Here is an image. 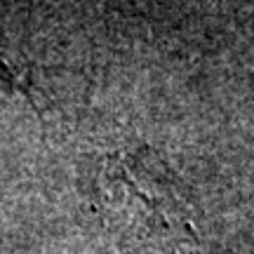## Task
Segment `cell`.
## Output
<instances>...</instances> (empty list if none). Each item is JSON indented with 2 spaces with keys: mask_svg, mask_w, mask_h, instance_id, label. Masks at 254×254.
I'll return each mask as SVG.
<instances>
[{
  "mask_svg": "<svg viewBox=\"0 0 254 254\" xmlns=\"http://www.w3.org/2000/svg\"><path fill=\"white\" fill-rule=\"evenodd\" d=\"M90 202L125 243L158 254L198 245L190 205L172 170L146 148L101 155L90 172Z\"/></svg>",
  "mask_w": 254,
  "mask_h": 254,
  "instance_id": "6da1fadb",
  "label": "cell"
},
{
  "mask_svg": "<svg viewBox=\"0 0 254 254\" xmlns=\"http://www.w3.org/2000/svg\"><path fill=\"white\" fill-rule=\"evenodd\" d=\"M0 80H2V82H9V85H24L19 68L12 62H7L2 52H0Z\"/></svg>",
  "mask_w": 254,
  "mask_h": 254,
  "instance_id": "7a4b0ae2",
  "label": "cell"
}]
</instances>
